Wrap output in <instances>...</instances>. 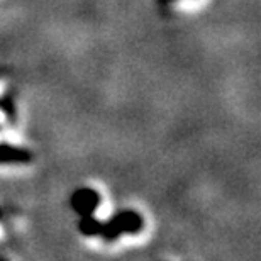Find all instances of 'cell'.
<instances>
[{
	"instance_id": "1",
	"label": "cell",
	"mask_w": 261,
	"mask_h": 261,
	"mask_svg": "<svg viewBox=\"0 0 261 261\" xmlns=\"http://www.w3.org/2000/svg\"><path fill=\"white\" fill-rule=\"evenodd\" d=\"M141 229H143V217L134 211H126L117 214L107 224H103L100 227V236L103 239H107V241H112V239L119 238V234L122 232L134 234L139 232Z\"/></svg>"
},
{
	"instance_id": "2",
	"label": "cell",
	"mask_w": 261,
	"mask_h": 261,
	"mask_svg": "<svg viewBox=\"0 0 261 261\" xmlns=\"http://www.w3.org/2000/svg\"><path fill=\"white\" fill-rule=\"evenodd\" d=\"M100 203V195L92 189H80L71 195V205L80 216H92Z\"/></svg>"
},
{
	"instance_id": "3",
	"label": "cell",
	"mask_w": 261,
	"mask_h": 261,
	"mask_svg": "<svg viewBox=\"0 0 261 261\" xmlns=\"http://www.w3.org/2000/svg\"><path fill=\"white\" fill-rule=\"evenodd\" d=\"M31 160V154L28 153L25 149H19V148H14V146H9V144H0V161H17V163H25V161Z\"/></svg>"
},
{
	"instance_id": "4",
	"label": "cell",
	"mask_w": 261,
	"mask_h": 261,
	"mask_svg": "<svg viewBox=\"0 0 261 261\" xmlns=\"http://www.w3.org/2000/svg\"><path fill=\"white\" fill-rule=\"evenodd\" d=\"M100 227L102 224L93 219L92 216H82V221H80V231L85 234V236H97L100 234Z\"/></svg>"
}]
</instances>
